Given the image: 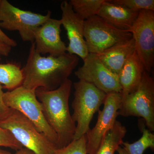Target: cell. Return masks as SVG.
Returning a JSON list of instances; mask_svg holds the SVG:
<instances>
[{
  "label": "cell",
  "mask_w": 154,
  "mask_h": 154,
  "mask_svg": "<svg viewBox=\"0 0 154 154\" xmlns=\"http://www.w3.org/2000/svg\"><path fill=\"white\" fill-rule=\"evenodd\" d=\"M79 62L76 55L66 52L58 56L42 57L36 51L33 42L22 69V86L30 90L38 88L46 91L55 90L69 79Z\"/></svg>",
  "instance_id": "6da1fadb"
},
{
  "label": "cell",
  "mask_w": 154,
  "mask_h": 154,
  "mask_svg": "<svg viewBox=\"0 0 154 154\" xmlns=\"http://www.w3.org/2000/svg\"><path fill=\"white\" fill-rule=\"evenodd\" d=\"M72 82L67 80L53 91L38 88L35 91L37 99L42 104L45 117L57 135L59 149L66 146L73 140L75 123L69 109Z\"/></svg>",
  "instance_id": "7a4b0ae2"
},
{
  "label": "cell",
  "mask_w": 154,
  "mask_h": 154,
  "mask_svg": "<svg viewBox=\"0 0 154 154\" xmlns=\"http://www.w3.org/2000/svg\"><path fill=\"white\" fill-rule=\"evenodd\" d=\"M0 127L8 130L23 147L35 154H54L58 149L28 118L15 109L8 108L0 116Z\"/></svg>",
  "instance_id": "3957f363"
},
{
  "label": "cell",
  "mask_w": 154,
  "mask_h": 154,
  "mask_svg": "<svg viewBox=\"0 0 154 154\" xmlns=\"http://www.w3.org/2000/svg\"><path fill=\"white\" fill-rule=\"evenodd\" d=\"M74 99L72 118L77 122L73 140L86 135L93 116L104 104L107 94L91 83L79 80L74 83Z\"/></svg>",
  "instance_id": "277c9868"
},
{
  "label": "cell",
  "mask_w": 154,
  "mask_h": 154,
  "mask_svg": "<svg viewBox=\"0 0 154 154\" xmlns=\"http://www.w3.org/2000/svg\"><path fill=\"white\" fill-rule=\"evenodd\" d=\"M35 91L20 86L4 92L3 102L8 108L18 110L25 116L39 132L43 133L59 149L57 135L45 117L42 105L36 97Z\"/></svg>",
  "instance_id": "5b68a950"
},
{
  "label": "cell",
  "mask_w": 154,
  "mask_h": 154,
  "mask_svg": "<svg viewBox=\"0 0 154 154\" xmlns=\"http://www.w3.org/2000/svg\"><path fill=\"white\" fill-rule=\"evenodd\" d=\"M118 115L142 117L147 129L154 131V80L146 70L136 91L122 96Z\"/></svg>",
  "instance_id": "8992f818"
},
{
  "label": "cell",
  "mask_w": 154,
  "mask_h": 154,
  "mask_svg": "<svg viewBox=\"0 0 154 154\" xmlns=\"http://www.w3.org/2000/svg\"><path fill=\"white\" fill-rule=\"evenodd\" d=\"M51 13L45 15L23 11L6 0H0V28L18 31L23 41L34 42L35 30L50 19Z\"/></svg>",
  "instance_id": "52a82bcc"
},
{
  "label": "cell",
  "mask_w": 154,
  "mask_h": 154,
  "mask_svg": "<svg viewBox=\"0 0 154 154\" xmlns=\"http://www.w3.org/2000/svg\"><path fill=\"white\" fill-rule=\"evenodd\" d=\"M84 36L89 53L94 54L132 38L129 31L116 28L97 15L85 20Z\"/></svg>",
  "instance_id": "ba28073f"
},
{
  "label": "cell",
  "mask_w": 154,
  "mask_h": 154,
  "mask_svg": "<svg viewBox=\"0 0 154 154\" xmlns=\"http://www.w3.org/2000/svg\"><path fill=\"white\" fill-rule=\"evenodd\" d=\"M138 57L149 72L154 63V11H141L129 30Z\"/></svg>",
  "instance_id": "9c48e42d"
},
{
  "label": "cell",
  "mask_w": 154,
  "mask_h": 154,
  "mask_svg": "<svg viewBox=\"0 0 154 154\" xmlns=\"http://www.w3.org/2000/svg\"><path fill=\"white\" fill-rule=\"evenodd\" d=\"M83 61L82 66L75 72L79 80L91 83L106 94L121 93L118 76L109 70L97 54L89 53Z\"/></svg>",
  "instance_id": "30bf717a"
},
{
  "label": "cell",
  "mask_w": 154,
  "mask_h": 154,
  "mask_svg": "<svg viewBox=\"0 0 154 154\" xmlns=\"http://www.w3.org/2000/svg\"><path fill=\"white\" fill-rule=\"evenodd\" d=\"M121 93L107 94L102 110L98 111V120L93 129L86 134L87 154H95L102 139L107 131L113 127L121 106Z\"/></svg>",
  "instance_id": "8fae6325"
},
{
  "label": "cell",
  "mask_w": 154,
  "mask_h": 154,
  "mask_svg": "<svg viewBox=\"0 0 154 154\" xmlns=\"http://www.w3.org/2000/svg\"><path fill=\"white\" fill-rule=\"evenodd\" d=\"M60 9L61 25L66 31L69 41L66 51L84 60L89 54L84 36L85 20L75 13L69 2H63Z\"/></svg>",
  "instance_id": "7c38bea8"
},
{
  "label": "cell",
  "mask_w": 154,
  "mask_h": 154,
  "mask_svg": "<svg viewBox=\"0 0 154 154\" xmlns=\"http://www.w3.org/2000/svg\"><path fill=\"white\" fill-rule=\"evenodd\" d=\"M61 25L60 19L51 18L36 28L34 32V43L38 53L58 56L66 52L67 46L60 37Z\"/></svg>",
  "instance_id": "4fadbf2b"
},
{
  "label": "cell",
  "mask_w": 154,
  "mask_h": 154,
  "mask_svg": "<svg viewBox=\"0 0 154 154\" xmlns=\"http://www.w3.org/2000/svg\"><path fill=\"white\" fill-rule=\"evenodd\" d=\"M135 51L134 41L132 38L118 42L96 54L109 70L118 76L128 59Z\"/></svg>",
  "instance_id": "5bb4252c"
},
{
  "label": "cell",
  "mask_w": 154,
  "mask_h": 154,
  "mask_svg": "<svg viewBox=\"0 0 154 154\" xmlns=\"http://www.w3.org/2000/svg\"><path fill=\"white\" fill-rule=\"evenodd\" d=\"M139 12L131 11L105 0L97 16L116 28L129 31Z\"/></svg>",
  "instance_id": "9a60e30c"
},
{
  "label": "cell",
  "mask_w": 154,
  "mask_h": 154,
  "mask_svg": "<svg viewBox=\"0 0 154 154\" xmlns=\"http://www.w3.org/2000/svg\"><path fill=\"white\" fill-rule=\"evenodd\" d=\"M145 71L143 65L135 51L128 59L118 75L122 96L136 91Z\"/></svg>",
  "instance_id": "2e32d148"
},
{
  "label": "cell",
  "mask_w": 154,
  "mask_h": 154,
  "mask_svg": "<svg viewBox=\"0 0 154 154\" xmlns=\"http://www.w3.org/2000/svg\"><path fill=\"white\" fill-rule=\"evenodd\" d=\"M126 132V127L116 120L113 127L102 139L95 154H114L119 147L121 146Z\"/></svg>",
  "instance_id": "e0dca14e"
},
{
  "label": "cell",
  "mask_w": 154,
  "mask_h": 154,
  "mask_svg": "<svg viewBox=\"0 0 154 154\" xmlns=\"http://www.w3.org/2000/svg\"><path fill=\"white\" fill-rule=\"evenodd\" d=\"M139 128L142 136L139 140L134 143L123 142L121 146L128 154H143L148 148L154 149V134L149 130L146 128L145 122L143 119L138 121Z\"/></svg>",
  "instance_id": "ac0fdd59"
},
{
  "label": "cell",
  "mask_w": 154,
  "mask_h": 154,
  "mask_svg": "<svg viewBox=\"0 0 154 154\" xmlns=\"http://www.w3.org/2000/svg\"><path fill=\"white\" fill-rule=\"evenodd\" d=\"M24 75L20 67L12 63L0 64V84L11 91L22 85Z\"/></svg>",
  "instance_id": "d6986e66"
},
{
  "label": "cell",
  "mask_w": 154,
  "mask_h": 154,
  "mask_svg": "<svg viewBox=\"0 0 154 154\" xmlns=\"http://www.w3.org/2000/svg\"><path fill=\"white\" fill-rule=\"evenodd\" d=\"M105 0H71L75 13L85 20L97 15Z\"/></svg>",
  "instance_id": "ffe728a7"
},
{
  "label": "cell",
  "mask_w": 154,
  "mask_h": 154,
  "mask_svg": "<svg viewBox=\"0 0 154 154\" xmlns=\"http://www.w3.org/2000/svg\"><path fill=\"white\" fill-rule=\"evenodd\" d=\"M110 3L139 12L141 11H154V0H108Z\"/></svg>",
  "instance_id": "44dd1931"
},
{
  "label": "cell",
  "mask_w": 154,
  "mask_h": 154,
  "mask_svg": "<svg viewBox=\"0 0 154 154\" xmlns=\"http://www.w3.org/2000/svg\"><path fill=\"white\" fill-rule=\"evenodd\" d=\"M87 141L86 135H84L66 146L57 149L54 154H87Z\"/></svg>",
  "instance_id": "7402d4cb"
},
{
  "label": "cell",
  "mask_w": 154,
  "mask_h": 154,
  "mask_svg": "<svg viewBox=\"0 0 154 154\" xmlns=\"http://www.w3.org/2000/svg\"><path fill=\"white\" fill-rule=\"evenodd\" d=\"M10 148L18 150L23 146L8 130L0 127V147Z\"/></svg>",
  "instance_id": "603a6c76"
},
{
  "label": "cell",
  "mask_w": 154,
  "mask_h": 154,
  "mask_svg": "<svg viewBox=\"0 0 154 154\" xmlns=\"http://www.w3.org/2000/svg\"><path fill=\"white\" fill-rule=\"evenodd\" d=\"M0 38L4 42L11 47H15L17 45V42L14 39L9 37L0 28Z\"/></svg>",
  "instance_id": "cb8c5ba5"
},
{
  "label": "cell",
  "mask_w": 154,
  "mask_h": 154,
  "mask_svg": "<svg viewBox=\"0 0 154 154\" xmlns=\"http://www.w3.org/2000/svg\"><path fill=\"white\" fill-rule=\"evenodd\" d=\"M12 47L2 40L0 38V55L7 57L11 52Z\"/></svg>",
  "instance_id": "d4e9b609"
},
{
  "label": "cell",
  "mask_w": 154,
  "mask_h": 154,
  "mask_svg": "<svg viewBox=\"0 0 154 154\" xmlns=\"http://www.w3.org/2000/svg\"><path fill=\"white\" fill-rule=\"evenodd\" d=\"M3 89L2 85L0 84V116L5 113L8 108L6 107L3 102V96L4 92L3 91Z\"/></svg>",
  "instance_id": "484cf974"
},
{
  "label": "cell",
  "mask_w": 154,
  "mask_h": 154,
  "mask_svg": "<svg viewBox=\"0 0 154 154\" xmlns=\"http://www.w3.org/2000/svg\"><path fill=\"white\" fill-rule=\"evenodd\" d=\"M15 154H35L32 151L25 148L23 147L18 150Z\"/></svg>",
  "instance_id": "4316f807"
},
{
  "label": "cell",
  "mask_w": 154,
  "mask_h": 154,
  "mask_svg": "<svg viewBox=\"0 0 154 154\" xmlns=\"http://www.w3.org/2000/svg\"><path fill=\"white\" fill-rule=\"evenodd\" d=\"M116 152L118 153L119 154H128L127 152L125 150V149L123 147H122L121 146H119L118 149H117Z\"/></svg>",
  "instance_id": "83f0119b"
},
{
  "label": "cell",
  "mask_w": 154,
  "mask_h": 154,
  "mask_svg": "<svg viewBox=\"0 0 154 154\" xmlns=\"http://www.w3.org/2000/svg\"><path fill=\"white\" fill-rule=\"evenodd\" d=\"M0 154H11L10 152L0 148Z\"/></svg>",
  "instance_id": "f1b7e54d"
},
{
  "label": "cell",
  "mask_w": 154,
  "mask_h": 154,
  "mask_svg": "<svg viewBox=\"0 0 154 154\" xmlns=\"http://www.w3.org/2000/svg\"><path fill=\"white\" fill-rule=\"evenodd\" d=\"M1 60V56L0 55V60Z\"/></svg>",
  "instance_id": "f546056e"
}]
</instances>
